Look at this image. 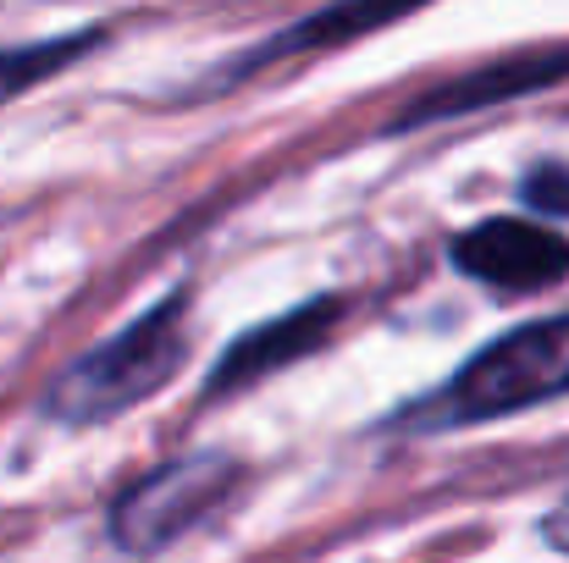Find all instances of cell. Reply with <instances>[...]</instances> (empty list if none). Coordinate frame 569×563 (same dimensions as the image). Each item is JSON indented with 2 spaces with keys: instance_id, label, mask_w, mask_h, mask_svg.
Returning <instances> with one entry per match:
<instances>
[{
  "instance_id": "6da1fadb",
  "label": "cell",
  "mask_w": 569,
  "mask_h": 563,
  "mask_svg": "<svg viewBox=\"0 0 569 563\" xmlns=\"http://www.w3.org/2000/svg\"><path fill=\"white\" fill-rule=\"evenodd\" d=\"M189 360V326H183V293H167L156 310H144L117 338L78 354L50 381L44 409L61 425H106L144 398H156Z\"/></svg>"
},
{
  "instance_id": "7a4b0ae2",
  "label": "cell",
  "mask_w": 569,
  "mask_h": 563,
  "mask_svg": "<svg viewBox=\"0 0 569 563\" xmlns=\"http://www.w3.org/2000/svg\"><path fill=\"white\" fill-rule=\"evenodd\" d=\"M565 392H569V315H548V321H526V326L492 338L426 409H415L403 420L420 425V431L481 425V420H503V414L553 403Z\"/></svg>"
},
{
  "instance_id": "3957f363",
  "label": "cell",
  "mask_w": 569,
  "mask_h": 563,
  "mask_svg": "<svg viewBox=\"0 0 569 563\" xmlns=\"http://www.w3.org/2000/svg\"><path fill=\"white\" fill-rule=\"evenodd\" d=\"M238 481V459L232 453H183L167 459L161 470H150L144 481H133L111 514V531L128 553H161L167 542H178L193 531Z\"/></svg>"
},
{
  "instance_id": "277c9868",
  "label": "cell",
  "mask_w": 569,
  "mask_h": 563,
  "mask_svg": "<svg viewBox=\"0 0 569 563\" xmlns=\"http://www.w3.org/2000/svg\"><path fill=\"white\" fill-rule=\"evenodd\" d=\"M453 265L487 288L537 293V288H559L569 277V238L548 221L492 215L453 238Z\"/></svg>"
},
{
  "instance_id": "5b68a950",
  "label": "cell",
  "mask_w": 569,
  "mask_h": 563,
  "mask_svg": "<svg viewBox=\"0 0 569 563\" xmlns=\"http://www.w3.org/2000/svg\"><path fill=\"white\" fill-rule=\"evenodd\" d=\"M565 78H569V44L515 50V56H498L487 67H470V72L426 89L420 100H409L392 117V133H409V128H426V122H448V117H470V111H487V105H509V100H526V94L553 89Z\"/></svg>"
},
{
  "instance_id": "8992f818",
  "label": "cell",
  "mask_w": 569,
  "mask_h": 563,
  "mask_svg": "<svg viewBox=\"0 0 569 563\" xmlns=\"http://www.w3.org/2000/svg\"><path fill=\"white\" fill-rule=\"evenodd\" d=\"M338 321H343V299H338V293L310 299V304H299V310L277 315V321H260L254 332H243L238 343H227V354L216 360L204 392H210V398H232V392L260 386L266 375L288 371V365H299L305 354H316V349L338 332Z\"/></svg>"
},
{
  "instance_id": "52a82bcc",
  "label": "cell",
  "mask_w": 569,
  "mask_h": 563,
  "mask_svg": "<svg viewBox=\"0 0 569 563\" xmlns=\"http://www.w3.org/2000/svg\"><path fill=\"white\" fill-rule=\"evenodd\" d=\"M426 6H431V0H327L321 11H310V17L288 22L282 33L260 39L238 67H227V78H249V72H260V67H271V61H288V56L338 50V44H349V39H360V33H377V28L409 17V11H426Z\"/></svg>"
},
{
  "instance_id": "ba28073f",
  "label": "cell",
  "mask_w": 569,
  "mask_h": 563,
  "mask_svg": "<svg viewBox=\"0 0 569 563\" xmlns=\"http://www.w3.org/2000/svg\"><path fill=\"white\" fill-rule=\"evenodd\" d=\"M94 44H100V33L83 28V33H61V39H39V44H11V50H0V100L28 94L33 83H44L50 72L72 67V61L89 56Z\"/></svg>"
},
{
  "instance_id": "9c48e42d",
  "label": "cell",
  "mask_w": 569,
  "mask_h": 563,
  "mask_svg": "<svg viewBox=\"0 0 569 563\" xmlns=\"http://www.w3.org/2000/svg\"><path fill=\"white\" fill-rule=\"evenodd\" d=\"M526 199H531V204H542L548 215H565V210H569V172H559V167H542V172H531Z\"/></svg>"
},
{
  "instance_id": "30bf717a",
  "label": "cell",
  "mask_w": 569,
  "mask_h": 563,
  "mask_svg": "<svg viewBox=\"0 0 569 563\" xmlns=\"http://www.w3.org/2000/svg\"><path fill=\"white\" fill-rule=\"evenodd\" d=\"M542 531H548V542H553L559 553H569V503H559V509L548 514V525H542Z\"/></svg>"
}]
</instances>
